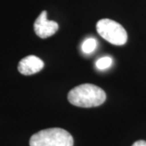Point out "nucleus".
Listing matches in <instances>:
<instances>
[{
	"label": "nucleus",
	"instance_id": "nucleus-1",
	"mask_svg": "<svg viewBox=\"0 0 146 146\" xmlns=\"http://www.w3.org/2000/svg\"><path fill=\"white\" fill-rule=\"evenodd\" d=\"M71 104L79 107L90 108L104 103L106 94L100 87L92 84H83L72 89L68 95Z\"/></svg>",
	"mask_w": 146,
	"mask_h": 146
},
{
	"label": "nucleus",
	"instance_id": "nucleus-2",
	"mask_svg": "<svg viewBox=\"0 0 146 146\" xmlns=\"http://www.w3.org/2000/svg\"><path fill=\"white\" fill-rule=\"evenodd\" d=\"M72 136L63 128H47L33 135L30 146H73Z\"/></svg>",
	"mask_w": 146,
	"mask_h": 146
},
{
	"label": "nucleus",
	"instance_id": "nucleus-3",
	"mask_svg": "<svg viewBox=\"0 0 146 146\" xmlns=\"http://www.w3.org/2000/svg\"><path fill=\"white\" fill-rule=\"evenodd\" d=\"M100 36L115 46H123L127 41V33L120 24L110 19H102L97 23Z\"/></svg>",
	"mask_w": 146,
	"mask_h": 146
},
{
	"label": "nucleus",
	"instance_id": "nucleus-4",
	"mask_svg": "<svg viewBox=\"0 0 146 146\" xmlns=\"http://www.w3.org/2000/svg\"><path fill=\"white\" fill-rule=\"evenodd\" d=\"M58 29L57 22L47 20L46 11H43L34 22V31L41 38H47L54 35Z\"/></svg>",
	"mask_w": 146,
	"mask_h": 146
},
{
	"label": "nucleus",
	"instance_id": "nucleus-5",
	"mask_svg": "<svg viewBox=\"0 0 146 146\" xmlns=\"http://www.w3.org/2000/svg\"><path fill=\"white\" fill-rule=\"evenodd\" d=\"M43 68L44 62L35 55H29L24 58L18 64V71L25 76L39 72Z\"/></svg>",
	"mask_w": 146,
	"mask_h": 146
},
{
	"label": "nucleus",
	"instance_id": "nucleus-6",
	"mask_svg": "<svg viewBox=\"0 0 146 146\" xmlns=\"http://www.w3.org/2000/svg\"><path fill=\"white\" fill-rule=\"evenodd\" d=\"M97 45H98V42L95 38H92V37L87 38L82 43V46H81L82 51L84 54H91L96 50Z\"/></svg>",
	"mask_w": 146,
	"mask_h": 146
},
{
	"label": "nucleus",
	"instance_id": "nucleus-7",
	"mask_svg": "<svg viewBox=\"0 0 146 146\" xmlns=\"http://www.w3.org/2000/svg\"><path fill=\"white\" fill-rule=\"evenodd\" d=\"M112 63H113V60L109 56H105V57L98 58L96 61L95 65H96V68L99 70H106L112 65Z\"/></svg>",
	"mask_w": 146,
	"mask_h": 146
},
{
	"label": "nucleus",
	"instance_id": "nucleus-8",
	"mask_svg": "<svg viewBox=\"0 0 146 146\" xmlns=\"http://www.w3.org/2000/svg\"><path fill=\"white\" fill-rule=\"evenodd\" d=\"M132 146H146V141H137L132 145Z\"/></svg>",
	"mask_w": 146,
	"mask_h": 146
}]
</instances>
